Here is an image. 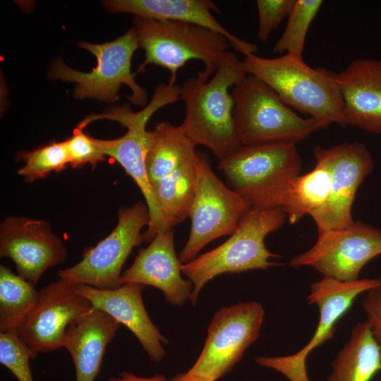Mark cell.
I'll return each mask as SVG.
<instances>
[{
	"mask_svg": "<svg viewBox=\"0 0 381 381\" xmlns=\"http://www.w3.org/2000/svg\"><path fill=\"white\" fill-rule=\"evenodd\" d=\"M76 284L59 278L39 291L35 306L16 332L32 351L47 353L61 348L68 325L92 308L87 299L78 294Z\"/></svg>",
	"mask_w": 381,
	"mask_h": 381,
	"instance_id": "5bb4252c",
	"label": "cell"
},
{
	"mask_svg": "<svg viewBox=\"0 0 381 381\" xmlns=\"http://www.w3.org/2000/svg\"><path fill=\"white\" fill-rule=\"evenodd\" d=\"M320 147L329 166L331 184L326 202L310 214L318 233L344 229L354 222L351 208L356 192L374 168L373 157L363 143Z\"/></svg>",
	"mask_w": 381,
	"mask_h": 381,
	"instance_id": "9a60e30c",
	"label": "cell"
},
{
	"mask_svg": "<svg viewBox=\"0 0 381 381\" xmlns=\"http://www.w3.org/2000/svg\"><path fill=\"white\" fill-rule=\"evenodd\" d=\"M97 59V66L90 72H81L68 66L61 59L51 67L49 75L53 79L76 83L73 95L76 99L92 98L112 103L119 99L121 85H128L132 94L128 98L136 106H145L146 90L135 80L131 72V61L139 48L136 34L132 28L116 40L102 44L79 42Z\"/></svg>",
	"mask_w": 381,
	"mask_h": 381,
	"instance_id": "ba28073f",
	"label": "cell"
},
{
	"mask_svg": "<svg viewBox=\"0 0 381 381\" xmlns=\"http://www.w3.org/2000/svg\"><path fill=\"white\" fill-rule=\"evenodd\" d=\"M24 164L18 174L26 182L43 179L53 171L59 172L66 169L70 164L66 141L52 143L32 151H23L18 155Z\"/></svg>",
	"mask_w": 381,
	"mask_h": 381,
	"instance_id": "83f0119b",
	"label": "cell"
},
{
	"mask_svg": "<svg viewBox=\"0 0 381 381\" xmlns=\"http://www.w3.org/2000/svg\"><path fill=\"white\" fill-rule=\"evenodd\" d=\"M106 9L157 20H171L197 25L224 35L235 50L245 56L256 54V44L232 34L215 18L219 7L210 0H108Z\"/></svg>",
	"mask_w": 381,
	"mask_h": 381,
	"instance_id": "d6986e66",
	"label": "cell"
},
{
	"mask_svg": "<svg viewBox=\"0 0 381 381\" xmlns=\"http://www.w3.org/2000/svg\"><path fill=\"white\" fill-rule=\"evenodd\" d=\"M322 4V0H295L285 29L274 45L273 52L302 57L308 30Z\"/></svg>",
	"mask_w": 381,
	"mask_h": 381,
	"instance_id": "4316f807",
	"label": "cell"
},
{
	"mask_svg": "<svg viewBox=\"0 0 381 381\" xmlns=\"http://www.w3.org/2000/svg\"><path fill=\"white\" fill-rule=\"evenodd\" d=\"M133 23L139 48L145 52V59L135 73L155 64L169 71L171 84H176L178 71L191 60L202 61L204 68L198 73L210 78L231 45L224 35L191 23L138 16Z\"/></svg>",
	"mask_w": 381,
	"mask_h": 381,
	"instance_id": "8992f818",
	"label": "cell"
},
{
	"mask_svg": "<svg viewBox=\"0 0 381 381\" xmlns=\"http://www.w3.org/2000/svg\"><path fill=\"white\" fill-rule=\"evenodd\" d=\"M234 119L243 146L274 143L296 144L327 126L303 118L258 78L247 75L233 87Z\"/></svg>",
	"mask_w": 381,
	"mask_h": 381,
	"instance_id": "52a82bcc",
	"label": "cell"
},
{
	"mask_svg": "<svg viewBox=\"0 0 381 381\" xmlns=\"http://www.w3.org/2000/svg\"><path fill=\"white\" fill-rule=\"evenodd\" d=\"M264 314L262 306L255 301L218 310L208 327L203 349L188 373L216 381L231 371L259 337Z\"/></svg>",
	"mask_w": 381,
	"mask_h": 381,
	"instance_id": "8fae6325",
	"label": "cell"
},
{
	"mask_svg": "<svg viewBox=\"0 0 381 381\" xmlns=\"http://www.w3.org/2000/svg\"><path fill=\"white\" fill-rule=\"evenodd\" d=\"M332 368L327 381H370L381 371V353L368 320L353 327Z\"/></svg>",
	"mask_w": 381,
	"mask_h": 381,
	"instance_id": "7402d4cb",
	"label": "cell"
},
{
	"mask_svg": "<svg viewBox=\"0 0 381 381\" xmlns=\"http://www.w3.org/2000/svg\"><path fill=\"white\" fill-rule=\"evenodd\" d=\"M295 0H258V16L257 36L262 42H267L272 32L289 16Z\"/></svg>",
	"mask_w": 381,
	"mask_h": 381,
	"instance_id": "4dcf8cb0",
	"label": "cell"
},
{
	"mask_svg": "<svg viewBox=\"0 0 381 381\" xmlns=\"http://www.w3.org/2000/svg\"><path fill=\"white\" fill-rule=\"evenodd\" d=\"M381 255V230L362 221L341 229L318 233L315 243L289 262L298 268L310 267L341 282L358 279L363 267Z\"/></svg>",
	"mask_w": 381,
	"mask_h": 381,
	"instance_id": "4fadbf2b",
	"label": "cell"
},
{
	"mask_svg": "<svg viewBox=\"0 0 381 381\" xmlns=\"http://www.w3.org/2000/svg\"><path fill=\"white\" fill-rule=\"evenodd\" d=\"M363 306L381 353V286L367 292Z\"/></svg>",
	"mask_w": 381,
	"mask_h": 381,
	"instance_id": "1f68e13d",
	"label": "cell"
},
{
	"mask_svg": "<svg viewBox=\"0 0 381 381\" xmlns=\"http://www.w3.org/2000/svg\"><path fill=\"white\" fill-rule=\"evenodd\" d=\"M247 75L242 61L228 52L210 78L198 72L180 86L186 109L182 129L196 146L207 147L219 160L243 146L236 131L229 89Z\"/></svg>",
	"mask_w": 381,
	"mask_h": 381,
	"instance_id": "6da1fadb",
	"label": "cell"
},
{
	"mask_svg": "<svg viewBox=\"0 0 381 381\" xmlns=\"http://www.w3.org/2000/svg\"><path fill=\"white\" fill-rule=\"evenodd\" d=\"M346 125L381 134V60L358 59L337 74Z\"/></svg>",
	"mask_w": 381,
	"mask_h": 381,
	"instance_id": "ffe728a7",
	"label": "cell"
},
{
	"mask_svg": "<svg viewBox=\"0 0 381 381\" xmlns=\"http://www.w3.org/2000/svg\"><path fill=\"white\" fill-rule=\"evenodd\" d=\"M168 381H206V380L199 378L196 376H194L187 372L186 373L179 374Z\"/></svg>",
	"mask_w": 381,
	"mask_h": 381,
	"instance_id": "836d02e7",
	"label": "cell"
},
{
	"mask_svg": "<svg viewBox=\"0 0 381 381\" xmlns=\"http://www.w3.org/2000/svg\"><path fill=\"white\" fill-rule=\"evenodd\" d=\"M381 286V277L341 282L324 276L310 286L307 298L309 304L318 306V324L309 342L297 353L276 357L258 356L256 363L272 368L290 381H310L307 375L308 356L317 347L333 337L338 321L350 309L361 294Z\"/></svg>",
	"mask_w": 381,
	"mask_h": 381,
	"instance_id": "7c38bea8",
	"label": "cell"
},
{
	"mask_svg": "<svg viewBox=\"0 0 381 381\" xmlns=\"http://www.w3.org/2000/svg\"><path fill=\"white\" fill-rule=\"evenodd\" d=\"M65 141L70 158L69 165L73 169L82 167L86 164L95 168L106 159L95 138L86 135L81 129L76 128L73 135Z\"/></svg>",
	"mask_w": 381,
	"mask_h": 381,
	"instance_id": "f546056e",
	"label": "cell"
},
{
	"mask_svg": "<svg viewBox=\"0 0 381 381\" xmlns=\"http://www.w3.org/2000/svg\"><path fill=\"white\" fill-rule=\"evenodd\" d=\"M67 255L62 240L48 222L26 217H8L1 222L0 257L11 259L18 274L33 284Z\"/></svg>",
	"mask_w": 381,
	"mask_h": 381,
	"instance_id": "2e32d148",
	"label": "cell"
},
{
	"mask_svg": "<svg viewBox=\"0 0 381 381\" xmlns=\"http://www.w3.org/2000/svg\"><path fill=\"white\" fill-rule=\"evenodd\" d=\"M107 381H168L162 375L152 377H139L130 372H122L117 377H110Z\"/></svg>",
	"mask_w": 381,
	"mask_h": 381,
	"instance_id": "d6a6232c",
	"label": "cell"
},
{
	"mask_svg": "<svg viewBox=\"0 0 381 381\" xmlns=\"http://www.w3.org/2000/svg\"><path fill=\"white\" fill-rule=\"evenodd\" d=\"M281 208H251L241 217L231 236L217 248L183 264L182 274L190 280V301L196 305L202 287L215 277L251 270H267L278 264L270 261L279 257L265 245L267 234L279 229L286 220Z\"/></svg>",
	"mask_w": 381,
	"mask_h": 381,
	"instance_id": "5b68a950",
	"label": "cell"
},
{
	"mask_svg": "<svg viewBox=\"0 0 381 381\" xmlns=\"http://www.w3.org/2000/svg\"><path fill=\"white\" fill-rule=\"evenodd\" d=\"M119 327L120 323L114 318L94 308L68 325L62 347L72 358L75 381H95L106 348Z\"/></svg>",
	"mask_w": 381,
	"mask_h": 381,
	"instance_id": "44dd1931",
	"label": "cell"
},
{
	"mask_svg": "<svg viewBox=\"0 0 381 381\" xmlns=\"http://www.w3.org/2000/svg\"><path fill=\"white\" fill-rule=\"evenodd\" d=\"M243 67L272 88L289 107L310 115L327 127H346L344 102L337 74L322 68H313L301 56L285 54L272 59L256 54L244 56Z\"/></svg>",
	"mask_w": 381,
	"mask_h": 381,
	"instance_id": "7a4b0ae2",
	"label": "cell"
},
{
	"mask_svg": "<svg viewBox=\"0 0 381 381\" xmlns=\"http://www.w3.org/2000/svg\"><path fill=\"white\" fill-rule=\"evenodd\" d=\"M181 89L176 84L162 83L154 92L150 102L138 111H133L128 104L113 106L101 114H92L85 117L78 126L83 130L91 122L109 119L126 127V133L121 138L112 140L95 138L105 155L119 162L131 176L142 192L149 211V223L143 234V241L150 242L161 231L169 229L153 197L146 170L151 131L146 130L150 117L161 108L180 99Z\"/></svg>",
	"mask_w": 381,
	"mask_h": 381,
	"instance_id": "3957f363",
	"label": "cell"
},
{
	"mask_svg": "<svg viewBox=\"0 0 381 381\" xmlns=\"http://www.w3.org/2000/svg\"><path fill=\"white\" fill-rule=\"evenodd\" d=\"M145 286L126 283L111 289H100L77 284L78 294L127 327L138 339L151 361H160L165 355L162 344L168 343L150 320L145 308L142 291Z\"/></svg>",
	"mask_w": 381,
	"mask_h": 381,
	"instance_id": "e0dca14e",
	"label": "cell"
},
{
	"mask_svg": "<svg viewBox=\"0 0 381 381\" xmlns=\"http://www.w3.org/2000/svg\"><path fill=\"white\" fill-rule=\"evenodd\" d=\"M182 265L176 254L173 229L161 231L139 250L131 266L121 274L120 284L154 286L171 304L183 306L190 300L193 285L182 277Z\"/></svg>",
	"mask_w": 381,
	"mask_h": 381,
	"instance_id": "ac0fdd59",
	"label": "cell"
},
{
	"mask_svg": "<svg viewBox=\"0 0 381 381\" xmlns=\"http://www.w3.org/2000/svg\"><path fill=\"white\" fill-rule=\"evenodd\" d=\"M314 155L315 165L313 169L298 175L294 180L281 207L291 224L322 207L329 193L331 171L320 146L314 149Z\"/></svg>",
	"mask_w": 381,
	"mask_h": 381,
	"instance_id": "d4e9b609",
	"label": "cell"
},
{
	"mask_svg": "<svg viewBox=\"0 0 381 381\" xmlns=\"http://www.w3.org/2000/svg\"><path fill=\"white\" fill-rule=\"evenodd\" d=\"M39 291L35 284L0 265V333L14 334L35 306Z\"/></svg>",
	"mask_w": 381,
	"mask_h": 381,
	"instance_id": "484cf974",
	"label": "cell"
},
{
	"mask_svg": "<svg viewBox=\"0 0 381 381\" xmlns=\"http://www.w3.org/2000/svg\"><path fill=\"white\" fill-rule=\"evenodd\" d=\"M197 152L171 174L151 185L157 208L169 229L189 217L196 185Z\"/></svg>",
	"mask_w": 381,
	"mask_h": 381,
	"instance_id": "603a6c76",
	"label": "cell"
},
{
	"mask_svg": "<svg viewBox=\"0 0 381 381\" xmlns=\"http://www.w3.org/2000/svg\"><path fill=\"white\" fill-rule=\"evenodd\" d=\"M302 168L296 144L274 143L242 146L219 160L226 185L252 208H281Z\"/></svg>",
	"mask_w": 381,
	"mask_h": 381,
	"instance_id": "277c9868",
	"label": "cell"
},
{
	"mask_svg": "<svg viewBox=\"0 0 381 381\" xmlns=\"http://www.w3.org/2000/svg\"><path fill=\"white\" fill-rule=\"evenodd\" d=\"M196 185L189 217L188 238L179 254L182 264L195 259L209 243L231 234L250 204L224 184L212 171L208 158L197 152Z\"/></svg>",
	"mask_w": 381,
	"mask_h": 381,
	"instance_id": "9c48e42d",
	"label": "cell"
},
{
	"mask_svg": "<svg viewBox=\"0 0 381 381\" xmlns=\"http://www.w3.org/2000/svg\"><path fill=\"white\" fill-rule=\"evenodd\" d=\"M196 145L181 125L169 121L157 123L151 131L146 157V170L150 186L174 171L183 162L196 154Z\"/></svg>",
	"mask_w": 381,
	"mask_h": 381,
	"instance_id": "cb8c5ba5",
	"label": "cell"
},
{
	"mask_svg": "<svg viewBox=\"0 0 381 381\" xmlns=\"http://www.w3.org/2000/svg\"><path fill=\"white\" fill-rule=\"evenodd\" d=\"M149 219L143 202L121 207L114 230L96 246L85 248L80 262L60 270L59 277L100 289L119 287L121 269L133 248L143 241L140 231Z\"/></svg>",
	"mask_w": 381,
	"mask_h": 381,
	"instance_id": "30bf717a",
	"label": "cell"
},
{
	"mask_svg": "<svg viewBox=\"0 0 381 381\" xmlns=\"http://www.w3.org/2000/svg\"><path fill=\"white\" fill-rule=\"evenodd\" d=\"M19 339L16 333H0V363L8 369L18 381H34L30 360L37 357Z\"/></svg>",
	"mask_w": 381,
	"mask_h": 381,
	"instance_id": "f1b7e54d",
	"label": "cell"
}]
</instances>
